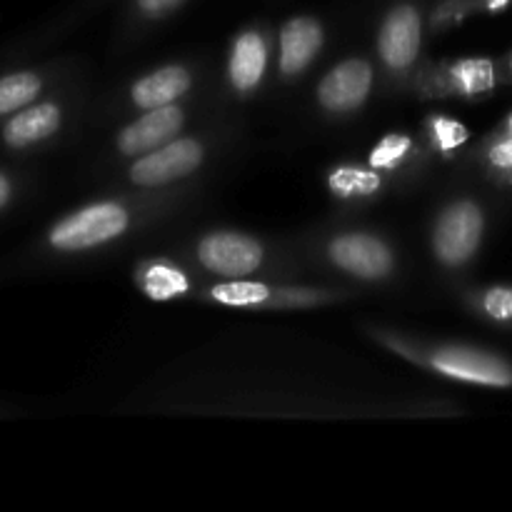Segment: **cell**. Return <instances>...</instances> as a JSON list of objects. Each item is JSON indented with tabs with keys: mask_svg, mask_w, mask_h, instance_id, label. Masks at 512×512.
<instances>
[{
	"mask_svg": "<svg viewBox=\"0 0 512 512\" xmlns=\"http://www.w3.org/2000/svg\"><path fill=\"white\" fill-rule=\"evenodd\" d=\"M330 188L340 195H368L380 188V178L375 173H365V170L343 168L330 175Z\"/></svg>",
	"mask_w": 512,
	"mask_h": 512,
	"instance_id": "17",
	"label": "cell"
},
{
	"mask_svg": "<svg viewBox=\"0 0 512 512\" xmlns=\"http://www.w3.org/2000/svg\"><path fill=\"white\" fill-rule=\"evenodd\" d=\"M65 110L55 98H38L0 123V148L8 153H28L40 148L63 128Z\"/></svg>",
	"mask_w": 512,
	"mask_h": 512,
	"instance_id": "2",
	"label": "cell"
},
{
	"mask_svg": "<svg viewBox=\"0 0 512 512\" xmlns=\"http://www.w3.org/2000/svg\"><path fill=\"white\" fill-rule=\"evenodd\" d=\"M143 288L150 298L168 300L183 295L188 290V280L180 270L168 268V265H150L143 273Z\"/></svg>",
	"mask_w": 512,
	"mask_h": 512,
	"instance_id": "15",
	"label": "cell"
},
{
	"mask_svg": "<svg viewBox=\"0 0 512 512\" xmlns=\"http://www.w3.org/2000/svg\"><path fill=\"white\" fill-rule=\"evenodd\" d=\"M45 85H48V78L35 68L10 70L0 75V123L43 98Z\"/></svg>",
	"mask_w": 512,
	"mask_h": 512,
	"instance_id": "14",
	"label": "cell"
},
{
	"mask_svg": "<svg viewBox=\"0 0 512 512\" xmlns=\"http://www.w3.org/2000/svg\"><path fill=\"white\" fill-rule=\"evenodd\" d=\"M490 160H493V165H498V168L512 170V135L493 145V150H490Z\"/></svg>",
	"mask_w": 512,
	"mask_h": 512,
	"instance_id": "23",
	"label": "cell"
},
{
	"mask_svg": "<svg viewBox=\"0 0 512 512\" xmlns=\"http://www.w3.org/2000/svg\"><path fill=\"white\" fill-rule=\"evenodd\" d=\"M408 150H410L408 135L393 133V135H388V138L380 140L378 148H375L373 155H370V165H373V168H383V170L395 168V165H398L400 160L408 155Z\"/></svg>",
	"mask_w": 512,
	"mask_h": 512,
	"instance_id": "18",
	"label": "cell"
},
{
	"mask_svg": "<svg viewBox=\"0 0 512 512\" xmlns=\"http://www.w3.org/2000/svg\"><path fill=\"white\" fill-rule=\"evenodd\" d=\"M512 0H485V8L490 10V13H500V10H505Z\"/></svg>",
	"mask_w": 512,
	"mask_h": 512,
	"instance_id": "25",
	"label": "cell"
},
{
	"mask_svg": "<svg viewBox=\"0 0 512 512\" xmlns=\"http://www.w3.org/2000/svg\"><path fill=\"white\" fill-rule=\"evenodd\" d=\"M268 65V48L260 33H243L233 45L230 55V80L238 90L248 93L263 80Z\"/></svg>",
	"mask_w": 512,
	"mask_h": 512,
	"instance_id": "13",
	"label": "cell"
},
{
	"mask_svg": "<svg viewBox=\"0 0 512 512\" xmlns=\"http://www.w3.org/2000/svg\"><path fill=\"white\" fill-rule=\"evenodd\" d=\"M330 258L348 273L368 280L383 278L393 268V253H390L388 245L373 235L363 233L340 235L338 240H333Z\"/></svg>",
	"mask_w": 512,
	"mask_h": 512,
	"instance_id": "7",
	"label": "cell"
},
{
	"mask_svg": "<svg viewBox=\"0 0 512 512\" xmlns=\"http://www.w3.org/2000/svg\"><path fill=\"white\" fill-rule=\"evenodd\" d=\"M380 55L390 68H408L420 50V13L413 5H398L380 28Z\"/></svg>",
	"mask_w": 512,
	"mask_h": 512,
	"instance_id": "9",
	"label": "cell"
},
{
	"mask_svg": "<svg viewBox=\"0 0 512 512\" xmlns=\"http://www.w3.org/2000/svg\"><path fill=\"white\" fill-rule=\"evenodd\" d=\"M200 263L228 278H243L263 263V248L240 233H213L200 243Z\"/></svg>",
	"mask_w": 512,
	"mask_h": 512,
	"instance_id": "5",
	"label": "cell"
},
{
	"mask_svg": "<svg viewBox=\"0 0 512 512\" xmlns=\"http://www.w3.org/2000/svg\"><path fill=\"white\" fill-rule=\"evenodd\" d=\"M455 83L460 85V90L468 95L485 93L495 85V68L490 60H463V63L455 65L453 70Z\"/></svg>",
	"mask_w": 512,
	"mask_h": 512,
	"instance_id": "16",
	"label": "cell"
},
{
	"mask_svg": "<svg viewBox=\"0 0 512 512\" xmlns=\"http://www.w3.org/2000/svg\"><path fill=\"white\" fill-rule=\"evenodd\" d=\"M323 45V28L313 18H293L280 30V68L285 75H298L310 65Z\"/></svg>",
	"mask_w": 512,
	"mask_h": 512,
	"instance_id": "11",
	"label": "cell"
},
{
	"mask_svg": "<svg viewBox=\"0 0 512 512\" xmlns=\"http://www.w3.org/2000/svg\"><path fill=\"white\" fill-rule=\"evenodd\" d=\"M483 238V213L475 203L450 205L435 228V253L443 263L463 265L478 250Z\"/></svg>",
	"mask_w": 512,
	"mask_h": 512,
	"instance_id": "3",
	"label": "cell"
},
{
	"mask_svg": "<svg viewBox=\"0 0 512 512\" xmlns=\"http://www.w3.org/2000/svg\"><path fill=\"white\" fill-rule=\"evenodd\" d=\"M508 128H510V135H512V118L508 120Z\"/></svg>",
	"mask_w": 512,
	"mask_h": 512,
	"instance_id": "26",
	"label": "cell"
},
{
	"mask_svg": "<svg viewBox=\"0 0 512 512\" xmlns=\"http://www.w3.org/2000/svg\"><path fill=\"white\" fill-rule=\"evenodd\" d=\"M180 125H183V110L180 108H175V105L153 108L120 133L118 148L125 155L148 153V150H155L168 143L178 133Z\"/></svg>",
	"mask_w": 512,
	"mask_h": 512,
	"instance_id": "10",
	"label": "cell"
},
{
	"mask_svg": "<svg viewBox=\"0 0 512 512\" xmlns=\"http://www.w3.org/2000/svg\"><path fill=\"white\" fill-rule=\"evenodd\" d=\"M203 160V148L200 143L190 138L180 140H168L165 145L155 148L153 153H145L143 158H138V163L130 168V178L138 185H168L173 180L185 178V175L193 173L195 168Z\"/></svg>",
	"mask_w": 512,
	"mask_h": 512,
	"instance_id": "4",
	"label": "cell"
},
{
	"mask_svg": "<svg viewBox=\"0 0 512 512\" xmlns=\"http://www.w3.org/2000/svg\"><path fill=\"white\" fill-rule=\"evenodd\" d=\"M433 365L448 378L465 380V383L490 385V388H508L512 385V368L495 355L480 353L468 348L438 350Z\"/></svg>",
	"mask_w": 512,
	"mask_h": 512,
	"instance_id": "6",
	"label": "cell"
},
{
	"mask_svg": "<svg viewBox=\"0 0 512 512\" xmlns=\"http://www.w3.org/2000/svg\"><path fill=\"white\" fill-rule=\"evenodd\" d=\"M190 88V73L180 65H170V68H160L155 73L145 75L133 85V100L138 108L153 110L170 105L178 100L185 90Z\"/></svg>",
	"mask_w": 512,
	"mask_h": 512,
	"instance_id": "12",
	"label": "cell"
},
{
	"mask_svg": "<svg viewBox=\"0 0 512 512\" xmlns=\"http://www.w3.org/2000/svg\"><path fill=\"white\" fill-rule=\"evenodd\" d=\"M130 215L118 203H93L60 218L45 235V245L55 253H83L125 233Z\"/></svg>",
	"mask_w": 512,
	"mask_h": 512,
	"instance_id": "1",
	"label": "cell"
},
{
	"mask_svg": "<svg viewBox=\"0 0 512 512\" xmlns=\"http://www.w3.org/2000/svg\"><path fill=\"white\" fill-rule=\"evenodd\" d=\"M20 193V178L10 168L0 165V215L8 213L13 208L15 198Z\"/></svg>",
	"mask_w": 512,
	"mask_h": 512,
	"instance_id": "22",
	"label": "cell"
},
{
	"mask_svg": "<svg viewBox=\"0 0 512 512\" xmlns=\"http://www.w3.org/2000/svg\"><path fill=\"white\" fill-rule=\"evenodd\" d=\"M485 313L495 320H512V288H495L483 300Z\"/></svg>",
	"mask_w": 512,
	"mask_h": 512,
	"instance_id": "21",
	"label": "cell"
},
{
	"mask_svg": "<svg viewBox=\"0 0 512 512\" xmlns=\"http://www.w3.org/2000/svg\"><path fill=\"white\" fill-rule=\"evenodd\" d=\"M433 130H435V140H438V145L445 150V153H450V150H455L458 145H463L465 140H468V128H465L463 123H458V120L438 118L433 123Z\"/></svg>",
	"mask_w": 512,
	"mask_h": 512,
	"instance_id": "20",
	"label": "cell"
},
{
	"mask_svg": "<svg viewBox=\"0 0 512 512\" xmlns=\"http://www.w3.org/2000/svg\"><path fill=\"white\" fill-rule=\"evenodd\" d=\"M183 0H138V8L143 10L145 15H163L168 13L170 8H175Z\"/></svg>",
	"mask_w": 512,
	"mask_h": 512,
	"instance_id": "24",
	"label": "cell"
},
{
	"mask_svg": "<svg viewBox=\"0 0 512 512\" xmlns=\"http://www.w3.org/2000/svg\"><path fill=\"white\" fill-rule=\"evenodd\" d=\"M213 295L228 305H255V303H263V300L268 298V288L255 283H235V285H220V288L213 290Z\"/></svg>",
	"mask_w": 512,
	"mask_h": 512,
	"instance_id": "19",
	"label": "cell"
},
{
	"mask_svg": "<svg viewBox=\"0 0 512 512\" xmlns=\"http://www.w3.org/2000/svg\"><path fill=\"white\" fill-rule=\"evenodd\" d=\"M370 85H373V68L365 60H345L325 75L318 88V98L328 110L345 113L363 105Z\"/></svg>",
	"mask_w": 512,
	"mask_h": 512,
	"instance_id": "8",
	"label": "cell"
}]
</instances>
